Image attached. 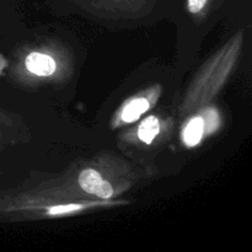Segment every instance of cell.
I'll return each instance as SVG.
<instances>
[{
  "instance_id": "52a82bcc",
  "label": "cell",
  "mask_w": 252,
  "mask_h": 252,
  "mask_svg": "<svg viewBox=\"0 0 252 252\" xmlns=\"http://www.w3.org/2000/svg\"><path fill=\"white\" fill-rule=\"evenodd\" d=\"M81 206H76V204H69V206H58L53 207L49 209V214H61V213H69L71 211H76L80 209Z\"/></svg>"
},
{
  "instance_id": "277c9868",
  "label": "cell",
  "mask_w": 252,
  "mask_h": 252,
  "mask_svg": "<svg viewBox=\"0 0 252 252\" xmlns=\"http://www.w3.org/2000/svg\"><path fill=\"white\" fill-rule=\"evenodd\" d=\"M160 130V125L159 121L154 116H150V117L145 118L142 122V125L139 126V129H138V137L142 142H144L145 144H150V143L154 140V138L159 134Z\"/></svg>"
},
{
  "instance_id": "6da1fadb",
  "label": "cell",
  "mask_w": 252,
  "mask_h": 252,
  "mask_svg": "<svg viewBox=\"0 0 252 252\" xmlns=\"http://www.w3.org/2000/svg\"><path fill=\"white\" fill-rule=\"evenodd\" d=\"M79 185L86 193L95 194L100 198L107 199L113 194L112 186L106 180H103L97 171L93 169L84 170L79 175Z\"/></svg>"
},
{
  "instance_id": "7a4b0ae2",
  "label": "cell",
  "mask_w": 252,
  "mask_h": 252,
  "mask_svg": "<svg viewBox=\"0 0 252 252\" xmlns=\"http://www.w3.org/2000/svg\"><path fill=\"white\" fill-rule=\"evenodd\" d=\"M26 68L32 74L38 76H48L56 71V62L49 56L42 53H31L26 58Z\"/></svg>"
},
{
  "instance_id": "5b68a950",
  "label": "cell",
  "mask_w": 252,
  "mask_h": 252,
  "mask_svg": "<svg viewBox=\"0 0 252 252\" xmlns=\"http://www.w3.org/2000/svg\"><path fill=\"white\" fill-rule=\"evenodd\" d=\"M148 108H149V102H148L145 98H137V100L128 103L127 107L123 110V121H126V122H134V121L138 120V118L140 117V115L144 113Z\"/></svg>"
},
{
  "instance_id": "3957f363",
  "label": "cell",
  "mask_w": 252,
  "mask_h": 252,
  "mask_svg": "<svg viewBox=\"0 0 252 252\" xmlns=\"http://www.w3.org/2000/svg\"><path fill=\"white\" fill-rule=\"evenodd\" d=\"M204 132V122L202 117H196L187 125L184 133V139L189 147H194L199 143V140L203 137Z\"/></svg>"
},
{
  "instance_id": "8992f818",
  "label": "cell",
  "mask_w": 252,
  "mask_h": 252,
  "mask_svg": "<svg viewBox=\"0 0 252 252\" xmlns=\"http://www.w3.org/2000/svg\"><path fill=\"white\" fill-rule=\"evenodd\" d=\"M208 0H189V10L191 14H198L203 10Z\"/></svg>"
}]
</instances>
